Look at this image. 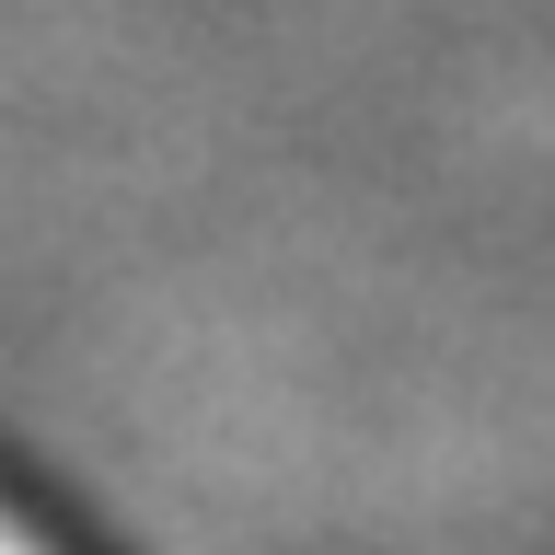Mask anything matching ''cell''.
Wrapping results in <instances>:
<instances>
[{"label": "cell", "instance_id": "1", "mask_svg": "<svg viewBox=\"0 0 555 555\" xmlns=\"http://www.w3.org/2000/svg\"><path fill=\"white\" fill-rule=\"evenodd\" d=\"M0 555H59V544H47V532H35V520L12 509V498H0Z\"/></svg>", "mask_w": 555, "mask_h": 555}]
</instances>
